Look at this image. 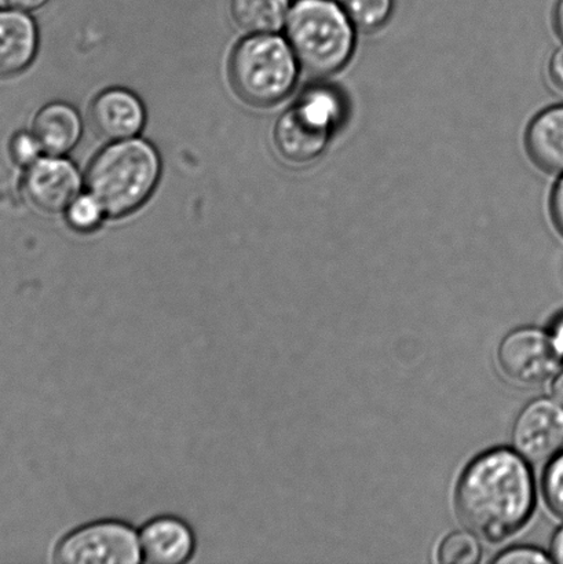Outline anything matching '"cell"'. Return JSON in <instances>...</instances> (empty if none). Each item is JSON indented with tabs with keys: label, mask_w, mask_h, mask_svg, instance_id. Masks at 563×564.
<instances>
[{
	"label": "cell",
	"mask_w": 563,
	"mask_h": 564,
	"mask_svg": "<svg viewBox=\"0 0 563 564\" xmlns=\"http://www.w3.org/2000/svg\"><path fill=\"white\" fill-rule=\"evenodd\" d=\"M554 25L556 32H559V35L563 41V0H559V3L555 6Z\"/></svg>",
	"instance_id": "83f0119b"
},
{
	"label": "cell",
	"mask_w": 563,
	"mask_h": 564,
	"mask_svg": "<svg viewBox=\"0 0 563 564\" xmlns=\"http://www.w3.org/2000/svg\"><path fill=\"white\" fill-rule=\"evenodd\" d=\"M551 217H553L554 225L560 234L563 236V176L556 182V185L551 195Z\"/></svg>",
	"instance_id": "7402d4cb"
},
{
	"label": "cell",
	"mask_w": 563,
	"mask_h": 564,
	"mask_svg": "<svg viewBox=\"0 0 563 564\" xmlns=\"http://www.w3.org/2000/svg\"><path fill=\"white\" fill-rule=\"evenodd\" d=\"M142 563L185 564L196 555L195 530L184 519L159 516L138 530Z\"/></svg>",
	"instance_id": "8fae6325"
},
{
	"label": "cell",
	"mask_w": 563,
	"mask_h": 564,
	"mask_svg": "<svg viewBox=\"0 0 563 564\" xmlns=\"http://www.w3.org/2000/svg\"><path fill=\"white\" fill-rule=\"evenodd\" d=\"M551 394H553L556 402L563 405V372L556 376L553 387H551Z\"/></svg>",
	"instance_id": "4316f807"
},
{
	"label": "cell",
	"mask_w": 563,
	"mask_h": 564,
	"mask_svg": "<svg viewBox=\"0 0 563 564\" xmlns=\"http://www.w3.org/2000/svg\"><path fill=\"white\" fill-rule=\"evenodd\" d=\"M39 50L36 22L26 11L0 9V79L30 68Z\"/></svg>",
	"instance_id": "7c38bea8"
},
{
	"label": "cell",
	"mask_w": 563,
	"mask_h": 564,
	"mask_svg": "<svg viewBox=\"0 0 563 564\" xmlns=\"http://www.w3.org/2000/svg\"><path fill=\"white\" fill-rule=\"evenodd\" d=\"M512 442L529 462L542 463L554 457L563 447V405L554 398L529 403L517 419Z\"/></svg>",
	"instance_id": "9c48e42d"
},
{
	"label": "cell",
	"mask_w": 563,
	"mask_h": 564,
	"mask_svg": "<svg viewBox=\"0 0 563 564\" xmlns=\"http://www.w3.org/2000/svg\"><path fill=\"white\" fill-rule=\"evenodd\" d=\"M550 76L554 85L563 91V46L550 59Z\"/></svg>",
	"instance_id": "603a6c76"
},
{
	"label": "cell",
	"mask_w": 563,
	"mask_h": 564,
	"mask_svg": "<svg viewBox=\"0 0 563 564\" xmlns=\"http://www.w3.org/2000/svg\"><path fill=\"white\" fill-rule=\"evenodd\" d=\"M9 152L11 160L22 169L30 167V165L44 156L41 143H39L32 131L15 132L10 140Z\"/></svg>",
	"instance_id": "d6986e66"
},
{
	"label": "cell",
	"mask_w": 563,
	"mask_h": 564,
	"mask_svg": "<svg viewBox=\"0 0 563 564\" xmlns=\"http://www.w3.org/2000/svg\"><path fill=\"white\" fill-rule=\"evenodd\" d=\"M64 214L69 228L82 235L93 234L107 219L101 204L88 192L74 198Z\"/></svg>",
	"instance_id": "2e32d148"
},
{
	"label": "cell",
	"mask_w": 563,
	"mask_h": 564,
	"mask_svg": "<svg viewBox=\"0 0 563 564\" xmlns=\"http://www.w3.org/2000/svg\"><path fill=\"white\" fill-rule=\"evenodd\" d=\"M481 557L476 535L466 532L452 533L440 545L439 562L444 564H474Z\"/></svg>",
	"instance_id": "ac0fdd59"
},
{
	"label": "cell",
	"mask_w": 563,
	"mask_h": 564,
	"mask_svg": "<svg viewBox=\"0 0 563 564\" xmlns=\"http://www.w3.org/2000/svg\"><path fill=\"white\" fill-rule=\"evenodd\" d=\"M285 39L297 63L314 75L335 74L355 52V28L335 0H296L286 17Z\"/></svg>",
	"instance_id": "3957f363"
},
{
	"label": "cell",
	"mask_w": 563,
	"mask_h": 564,
	"mask_svg": "<svg viewBox=\"0 0 563 564\" xmlns=\"http://www.w3.org/2000/svg\"><path fill=\"white\" fill-rule=\"evenodd\" d=\"M342 116L344 102L338 93L325 86L307 88L275 123V148L291 163L312 162L327 147Z\"/></svg>",
	"instance_id": "5b68a950"
},
{
	"label": "cell",
	"mask_w": 563,
	"mask_h": 564,
	"mask_svg": "<svg viewBox=\"0 0 563 564\" xmlns=\"http://www.w3.org/2000/svg\"><path fill=\"white\" fill-rule=\"evenodd\" d=\"M551 337H553L556 350H559L560 356L563 358V317L555 324L554 334Z\"/></svg>",
	"instance_id": "484cf974"
},
{
	"label": "cell",
	"mask_w": 563,
	"mask_h": 564,
	"mask_svg": "<svg viewBox=\"0 0 563 564\" xmlns=\"http://www.w3.org/2000/svg\"><path fill=\"white\" fill-rule=\"evenodd\" d=\"M527 148L540 169L563 174V105L545 109L532 120Z\"/></svg>",
	"instance_id": "5bb4252c"
},
{
	"label": "cell",
	"mask_w": 563,
	"mask_h": 564,
	"mask_svg": "<svg viewBox=\"0 0 563 564\" xmlns=\"http://www.w3.org/2000/svg\"><path fill=\"white\" fill-rule=\"evenodd\" d=\"M52 562L61 564H138V530L119 519L80 524L55 543Z\"/></svg>",
	"instance_id": "8992f818"
},
{
	"label": "cell",
	"mask_w": 563,
	"mask_h": 564,
	"mask_svg": "<svg viewBox=\"0 0 563 564\" xmlns=\"http://www.w3.org/2000/svg\"><path fill=\"white\" fill-rule=\"evenodd\" d=\"M4 2L8 3L10 8L17 10L33 11L43 8L48 0H4Z\"/></svg>",
	"instance_id": "cb8c5ba5"
},
{
	"label": "cell",
	"mask_w": 563,
	"mask_h": 564,
	"mask_svg": "<svg viewBox=\"0 0 563 564\" xmlns=\"http://www.w3.org/2000/svg\"><path fill=\"white\" fill-rule=\"evenodd\" d=\"M162 176L158 149L142 138L109 142L88 165L87 192L101 204L107 218L134 214L152 197Z\"/></svg>",
	"instance_id": "7a4b0ae2"
},
{
	"label": "cell",
	"mask_w": 563,
	"mask_h": 564,
	"mask_svg": "<svg viewBox=\"0 0 563 564\" xmlns=\"http://www.w3.org/2000/svg\"><path fill=\"white\" fill-rule=\"evenodd\" d=\"M534 480L521 456L507 449L484 453L457 485L456 508L465 527L490 543L511 538L531 518Z\"/></svg>",
	"instance_id": "6da1fadb"
},
{
	"label": "cell",
	"mask_w": 563,
	"mask_h": 564,
	"mask_svg": "<svg viewBox=\"0 0 563 564\" xmlns=\"http://www.w3.org/2000/svg\"><path fill=\"white\" fill-rule=\"evenodd\" d=\"M544 496L551 510L563 518V453L555 457L544 475Z\"/></svg>",
	"instance_id": "ffe728a7"
},
{
	"label": "cell",
	"mask_w": 563,
	"mask_h": 564,
	"mask_svg": "<svg viewBox=\"0 0 563 564\" xmlns=\"http://www.w3.org/2000/svg\"><path fill=\"white\" fill-rule=\"evenodd\" d=\"M32 132L46 156H66L80 141L83 121L71 104L54 101L39 110Z\"/></svg>",
	"instance_id": "4fadbf2b"
},
{
	"label": "cell",
	"mask_w": 563,
	"mask_h": 564,
	"mask_svg": "<svg viewBox=\"0 0 563 564\" xmlns=\"http://www.w3.org/2000/svg\"><path fill=\"white\" fill-rule=\"evenodd\" d=\"M499 364L517 383L538 386L559 372L561 356L553 337L543 330L523 328L512 332L499 347Z\"/></svg>",
	"instance_id": "52a82bcc"
},
{
	"label": "cell",
	"mask_w": 563,
	"mask_h": 564,
	"mask_svg": "<svg viewBox=\"0 0 563 564\" xmlns=\"http://www.w3.org/2000/svg\"><path fill=\"white\" fill-rule=\"evenodd\" d=\"M147 123V109L136 93L110 87L98 94L90 107V124L108 142L131 140Z\"/></svg>",
	"instance_id": "30bf717a"
},
{
	"label": "cell",
	"mask_w": 563,
	"mask_h": 564,
	"mask_svg": "<svg viewBox=\"0 0 563 564\" xmlns=\"http://www.w3.org/2000/svg\"><path fill=\"white\" fill-rule=\"evenodd\" d=\"M300 63L286 39L250 35L236 44L229 59V80L242 101L269 108L294 90Z\"/></svg>",
	"instance_id": "277c9868"
},
{
	"label": "cell",
	"mask_w": 563,
	"mask_h": 564,
	"mask_svg": "<svg viewBox=\"0 0 563 564\" xmlns=\"http://www.w3.org/2000/svg\"><path fill=\"white\" fill-rule=\"evenodd\" d=\"M342 6L353 25L369 31L389 20L394 0H342Z\"/></svg>",
	"instance_id": "e0dca14e"
},
{
	"label": "cell",
	"mask_w": 563,
	"mask_h": 564,
	"mask_svg": "<svg viewBox=\"0 0 563 564\" xmlns=\"http://www.w3.org/2000/svg\"><path fill=\"white\" fill-rule=\"evenodd\" d=\"M82 176L65 156H42L25 169L22 191L28 202L44 214H61L80 195Z\"/></svg>",
	"instance_id": "ba28073f"
},
{
	"label": "cell",
	"mask_w": 563,
	"mask_h": 564,
	"mask_svg": "<svg viewBox=\"0 0 563 564\" xmlns=\"http://www.w3.org/2000/svg\"><path fill=\"white\" fill-rule=\"evenodd\" d=\"M289 0H231L230 13L250 35H272L285 26Z\"/></svg>",
	"instance_id": "9a60e30c"
},
{
	"label": "cell",
	"mask_w": 563,
	"mask_h": 564,
	"mask_svg": "<svg viewBox=\"0 0 563 564\" xmlns=\"http://www.w3.org/2000/svg\"><path fill=\"white\" fill-rule=\"evenodd\" d=\"M551 557L545 556L542 551L534 549H515L504 552L496 557L495 563L504 564H529V563H550Z\"/></svg>",
	"instance_id": "44dd1931"
},
{
	"label": "cell",
	"mask_w": 563,
	"mask_h": 564,
	"mask_svg": "<svg viewBox=\"0 0 563 564\" xmlns=\"http://www.w3.org/2000/svg\"><path fill=\"white\" fill-rule=\"evenodd\" d=\"M551 560L563 564V528L559 530L551 545Z\"/></svg>",
	"instance_id": "d4e9b609"
}]
</instances>
